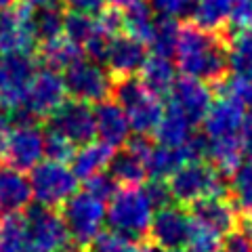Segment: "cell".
Returning <instances> with one entry per match:
<instances>
[{
    "instance_id": "obj_1",
    "label": "cell",
    "mask_w": 252,
    "mask_h": 252,
    "mask_svg": "<svg viewBox=\"0 0 252 252\" xmlns=\"http://www.w3.org/2000/svg\"><path fill=\"white\" fill-rule=\"evenodd\" d=\"M175 57L183 76L206 84H219L229 74L225 36L220 32L204 30L193 21L181 26Z\"/></svg>"
},
{
    "instance_id": "obj_2",
    "label": "cell",
    "mask_w": 252,
    "mask_h": 252,
    "mask_svg": "<svg viewBox=\"0 0 252 252\" xmlns=\"http://www.w3.org/2000/svg\"><path fill=\"white\" fill-rule=\"evenodd\" d=\"M154 206L149 204L143 187H118L105 202V223L109 229L141 242L149 231Z\"/></svg>"
},
{
    "instance_id": "obj_3",
    "label": "cell",
    "mask_w": 252,
    "mask_h": 252,
    "mask_svg": "<svg viewBox=\"0 0 252 252\" xmlns=\"http://www.w3.org/2000/svg\"><path fill=\"white\" fill-rule=\"evenodd\" d=\"M112 99L124 109L126 120H128L130 132L143 137H152L158 124L162 120L164 114V103L160 97L149 93L139 78L128 76V78H118L114 82Z\"/></svg>"
},
{
    "instance_id": "obj_4",
    "label": "cell",
    "mask_w": 252,
    "mask_h": 252,
    "mask_svg": "<svg viewBox=\"0 0 252 252\" xmlns=\"http://www.w3.org/2000/svg\"><path fill=\"white\" fill-rule=\"evenodd\" d=\"M65 99H67V93H65V86H63L61 72L51 67H38L26 86L21 105L9 114L15 124L49 120V116Z\"/></svg>"
},
{
    "instance_id": "obj_5",
    "label": "cell",
    "mask_w": 252,
    "mask_h": 252,
    "mask_svg": "<svg viewBox=\"0 0 252 252\" xmlns=\"http://www.w3.org/2000/svg\"><path fill=\"white\" fill-rule=\"evenodd\" d=\"M168 189L172 202L179 206H189L208 195H225V175L219 172L206 160H191L185 162L168 181Z\"/></svg>"
},
{
    "instance_id": "obj_6",
    "label": "cell",
    "mask_w": 252,
    "mask_h": 252,
    "mask_svg": "<svg viewBox=\"0 0 252 252\" xmlns=\"http://www.w3.org/2000/svg\"><path fill=\"white\" fill-rule=\"evenodd\" d=\"M63 86L69 99L82 101L89 105H97L105 99H112L116 78L99 61L78 59L69 67L63 69Z\"/></svg>"
},
{
    "instance_id": "obj_7",
    "label": "cell",
    "mask_w": 252,
    "mask_h": 252,
    "mask_svg": "<svg viewBox=\"0 0 252 252\" xmlns=\"http://www.w3.org/2000/svg\"><path fill=\"white\" fill-rule=\"evenodd\" d=\"M32 200L44 208H59L78 191V179L65 162L42 160L30 170Z\"/></svg>"
},
{
    "instance_id": "obj_8",
    "label": "cell",
    "mask_w": 252,
    "mask_h": 252,
    "mask_svg": "<svg viewBox=\"0 0 252 252\" xmlns=\"http://www.w3.org/2000/svg\"><path fill=\"white\" fill-rule=\"evenodd\" d=\"M61 219L65 229L74 242L89 246V244L103 231L105 225V202L86 189L76 191L72 198L61 204Z\"/></svg>"
},
{
    "instance_id": "obj_9",
    "label": "cell",
    "mask_w": 252,
    "mask_h": 252,
    "mask_svg": "<svg viewBox=\"0 0 252 252\" xmlns=\"http://www.w3.org/2000/svg\"><path fill=\"white\" fill-rule=\"evenodd\" d=\"M38 69L34 53H11L0 55V109L15 112L21 105L23 93Z\"/></svg>"
},
{
    "instance_id": "obj_10",
    "label": "cell",
    "mask_w": 252,
    "mask_h": 252,
    "mask_svg": "<svg viewBox=\"0 0 252 252\" xmlns=\"http://www.w3.org/2000/svg\"><path fill=\"white\" fill-rule=\"evenodd\" d=\"M0 158L4 164L17 170H32L38 162L44 160V130L38 126V122L15 124L0 152Z\"/></svg>"
},
{
    "instance_id": "obj_11",
    "label": "cell",
    "mask_w": 252,
    "mask_h": 252,
    "mask_svg": "<svg viewBox=\"0 0 252 252\" xmlns=\"http://www.w3.org/2000/svg\"><path fill=\"white\" fill-rule=\"evenodd\" d=\"M49 130L69 141L74 147L84 145L94 139V116L93 105L76 99H65L49 116Z\"/></svg>"
},
{
    "instance_id": "obj_12",
    "label": "cell",
    "mask_w": 252,
    "mask_h": 252,
    "mask_svg": "<svg viewBox=\"0 0 252 252\" xmlns=\"http://www.w3.org/2000/svg\"><path fill=\"white\" fill-rule=\"evenodd\" d=\"M34 9L30 4H15L0 11V55L34 53Z\"/></svg>"
},
{
    "instance_id": "obj_13",
    "label": "cell",
    "mask_w": 252,
    "mask_h": 252,
    "mask_svg": "<svg viewBox=\"0 0 252 252\" xmlns=\"http://www.w3.org/2000/svg\"><path fill=\"white\" fill-rule=\"evenodd\" d=\"M23 217L28 227V246H34L42 252H57L69 240L65 223L55 208H44L36 204L23 212Z\"/></svg>"
},
{
    "instance_id": "obj_14",
    "label": "cell",
    "mask_w": 252,
    "mask_h": 252,
    "mask_svg": "<svg viewBox=\"0 0 252 252\" xmlns=\"http://www.w3.org/2000/svg\"><path fill=\"white\" fill-rule=\"evenodd\" d=\"M189 225H191L189 212L172 202L154 212L147 238L152 240V246H156L158 250H179L185 248Z\"/></svg>"
},
{
    "instance_id": "obj_15",
    "label": "cell",
    "mask_w": 252,
    "mask_h": 252,
    "mask_svg": "<svg viewBox=\"0 0 252 252\" xmlns=\"http://www.w3.org/2000/svg\"><path fill=\"white\" fill-rule=\"evenodd\" d=\"M168 97V107L177 109L179 114H183L191 124H202L204 116H206L208 107L212 105L215 93H212L210 84L195 80V78H177L172 84Z\"/></svg>"
},
{
    "instance_id": "obj_16",
    "label": "cell",
    "mask_w": 252,
    "mask_h": 252,
    "mask_svg": "<svg viewBox=\"0 0 252 252\" xmlns=\"http://www.w3.org/2000/svg\"><path fill=\"white\" fill-rule=\"evenodd\" d=\"M244 114H246L244 103L227 94H219V99H212V105L202 120V135L206 139L242 137Z\"/></svg>"
},
{
    "instance_id": "obj_17",
    "label": "cell",
    "mask_w": 252,
    "mask_h": 252,
    "mask_svg": "<svg viewBox=\"0 0 252 252\" xmlns=\"http://www.w3.org/2000/svg\"><path fill=\"white\" fill-rule=\"evenodd\" d=\"M189 219L206 229L219 233L220 238L240 225L238 210L225 195H208L189 204Z\"/></svg>"
},
{
    "instance_id": "obj_18",
    "label": "cell",
    "mask_w": 252,
    "mask_h": 252,
    "mask_svg": "<svg viewBox=\"0 0 252 252\" xmlns=\"http://www.w3.org/2000/svg\"><path fill=\"white\" fill-rule=\"evenodd\" d=\"M145 59H147V46L143 42L128 34H118L109 40L103 65L118 80V78L135 76L145 63Z\"/></svg>"
},
{
    "instance_id": "obj_19",
    "label": "cell",
    "mask_w": 252,
    "mask_h": 252,
    "mask_svg": "<svg viewBox=\"0 0 252 252\" xmlns=\"http://www.w3.org/2000/svg\"><path fill=\"white\" fill-rule=\"evenodd\" d=\"M94 116V137L112 149H120L130 137V126L124 109L114 99H105L93 107Z\"/></svg>"
},
{
    "instance_id": "obj_20",
    "label": "cell",
    "mask_w": 252,
    "mask_h": 252,
    "mask_svg": "<svg viewBox=\"0 0 252 252\" xmlns=\"http://www.w3.org/2000/svg\"><path fill=\"white\" fill-rule=\"evenodd\" d=\"M32 206V187L23 170L0 164V215H17Z\"/></svg>"
},
{
    "instance_id": "obj_21",
    "label": "cell",
    "mask_w": 252,
    "mask_h": 252,
    "mask_svg": "<svg viewBox=\"0 0 252 252\" xmlns=\"http://www.w3.org/2000/svg\"><path fill=\"white\" fill-rule=\"evenodd\" d=\"M116 149L101 143V141H89L84 145H78L69 158V168L76 175L78 181H86L99 172H103L109 166Z\"/></svg>"
},
{
    "instance_id": "obj_22",
    "label": "cell",
    "mask_w": 252,
    "mask_h": 252,
    "mask_svg": "<svg viewBox=\"0 0 252 252\" xmlns=\"http://www.w3.org/2000/svg\"><path fill=\"white\" fill-rule=\"evenodd\" d=\"M139 82L145 86L149 93L156 97H166L170 93L172 84L177 80V65L170 57H162V55H147L145 63L139 69Z\"/></svg>"
},
{
    "instance_id": "obj_23",
    "label": "cell",
    "mask_w": 252,
    "mask_h": 252,
    "mask_svg": "<svg viewBox=\"0 0 252 252\" xmlns=\"http://www.w3.org/2000/svg\"><path fill=\"white\" fill-rule=\"evenodd\" d=\"M109 177H112L118 187H139L147 181V166L145 160L128 147H122L114 152L109 160Z\"/></svg>"
},
{
    "instance_id": "obj_24",
    "label": "cell",
    "mask_w": 252,
    "mask_h": 252,
    "mask_svg": "<svg viewBox=\"0 0 252 252\" xmlns=\"http://www.w3.org/2000/svg\"><path fill=\"white\" fill-rule=\"evenodd\" d=\"M195 135V124H191L183 114H179L172 107H164L162 120L158 124V128L154 132V137L158 141V145L164 147H183L187 145L191 137Z\"/></svg>"
},
{
    "instance_id": "obj_25",
    "label": "cell",
    "mask_w": 252,
    "mask_h": 252,
    "mask_svg": "<svg viewBox=\"0 0 252 252\" xmlns=\"http://www.w3.org/2000/svg\"><path fill=\"white\" fill-rule=\"evenodd\" d=\"M82 57V49L78 44H74L72 40H67L65 36H59V38H53V40H46L40 42L38 46V61L42 63L44 67H51V69H61L69 67L74 61H78Z\"/></svg>"
},
{
    "instance_id": "obj_26",
    "label": "cell",
    "mask_w": 252,
    "mask_h": 252,
    "mask_svg": "<svg viewBox=\"0 0 252 252\" xmlns=\"http://www.w3.org/2000/svg\"><path fill=\"white\" fill-rule=\"evenodd\" d=\"M189 162L185 147H164L154 145L147 156V179H164L168 181L175 172Z\"/></svg>"
},
{
    "instance_id": "obj_27",
    "label": "cell",
    "mask_w": 252,
    "mask_h": 252,
    "mask_svg": "<svg viewBox=\"0 0 252 252\" xmlns=\"http://www.w3.org/2000/svg\"><path fill=\"white\" fill-rule=\"evenodd\" d=\"M233 2L235 0H195L191 21L204 30L220 32L223 34L231 17Z\"/></svg>"
},
{
    "instance_id": "obj_28",
    "label": "cell",
    "mask_w": 252,
    "mask_h": 252,
    "mask_svg": "<svg viewBox=\"0 0 252 252\" xmlns=\"http://www.w3.org/2000/svg\"><path fill=\"white\" fill-rule=\"evenodd\" d=\"M122 21H124V34L137 38V40H141L147 46L149 38H152L154 26L158 21V15L154 13L152 6H149V2L139 0V2L122 9Z\"/></svg>"
},
{
    "instance_id": "obj_29",
    "label": "cell",
    "mask_w": 252,
    "mask_h": 252,
    "mask_svg": "<svg viewBox=\"0 0 252 252\" xmlns=\"http://www.w3.org/2000/svg\"><path fill=\"white\" fill-rule=\"evenodd\" d=\"M227 40V59L229 72L252 74V28L238 30L225 36Z\"/></svg>"
},
{
    "instance_id": "obj_30",
    "label": "cell",
    "mask_w": 252,
    "mask_h": 252,
    "mask_svg": "<svg viewBox=\"0 0 252 252\" xmlns=\"http://www.w3.org/2000/svg\"><path fill=\"white\" fill-rule=\"evenodd\" d=\"M229 193L235 210L252 215V162H242L229 175Z\"/></svg>"
},
{
    "instance_id": "obj_31",
    "label": "cell",
    "mask_w": 252,
    "mask_h": 252,
    "mask_svg": "<svg viewBox=\"0 0 252 252\" xmlns=\"http://www.w3.org/2000/svg\"><path fill=\"white\" fill-rule=\"evenodd\" d=\"M179 30L181 23L177 19H166V17H158L152 38H149V51L152 55H162V57H175L177 40H179Z\"/></svg>"
},
{
    "instance_id": "obj_32",
    "label": "cell",
    "mask_w": 252,
    "mask_h": 252,
    "mask_svg": "<svg viewBox=\"0 0 252 252\" xmlns=\"http://www.w3.org/2000/svg\"><path fill=\"white\" fill-rule=\"evenodd\" d=\"M28 246V227L23 212L0 217V250L19 252Z\"/></svg>"
},
{
    "instance_id": "obj_33",
    "label": "cell",
    "mask_w": 252,
    "mask_h": 252,
    "mask_svg": "<svg viewBox=\"0 0 252 252\" xmlns=\"http://www.w3.org/2000/svg\"><path fill=\"white\" fill-rule=\"evenodd\" d=\"M63 19L65 13L57 6H44V9H34V36L36 42H46L53 38L63 36Z\"/></svg>"
},
{
    "instance_id": "obj_34",
    "label": "cell",
    "mask_w": 252,
    "mask_h": 252,
    "mask_svg": "<svg viewBox=\"0 0 252 252\" xmlns=\"http://www.w3.org/2000/svg\"><path fill=\"white\" fill-rule=\"evenodd\" d=\"M101 32L97 17H89V15H78V13H65L63 19V36L72 40L80 49H84L86 42L93 40Z\"/></svg>"
},
{
    "instance_id": "obj_35",
    "label": "cell",
    "mask_w": 252,
    "mask_h": 252,
    "mask_svg": "<svg viewBox=\"0 0 252 252\" xmlns=\"http://www.w3.org/2000/svg\"><path fill=\"white\" fill-rule=\"evenodd\" d=\"M89 252H143V244L116 231H101L89 244Z\"/></svg>"
},
{
    "instance_id": "obj_36",
    "label": "cell",
    "mask_w": 252,
    "mask_h": 252,
    "mask_svg": "<svg viewBox=\"0 0 252 252\" xmlns=\"http://www.w3.org/2000/svg\"><path fill=\"white\" fill-rule=\"evenodd\" d=\"M217 91H219V94L233 97V99H238L240 103L250 107L252 105V74L229 72L217 84Z\"/></svg>"
},
{
    "instance_id": "obj_37",
    "label": "cell",
    "mask_w": 252,
    "mask_h": 252,
    "mask_svg": "<svg viewBox=\"0 0 252 252\" xmlns=\"http://www.w3.org/2000/svg\"><path fill=\"white\" fill-rule=\"evenodd\" d=\"M220 238L219 233L206 229L198 223L189 225V233H187V242H185V250L187 252H219L220 250Z\"/></svg>"
},
{
    "instance_id": "obj_38",
    "label": "cell",
    "mask_w": 252,
    "mask_h": 252,
    "mask_svg": "<svg viewBox=\"0 0 252 252\" xmlns=\"http://www.w3.org/2000/svg\"><path fill=\"white\" fill-rule=\"evenodd\" d=\"M149 6L158 17L166 19H185L191 17L195 9V0H149Z\"/></svg>"
},
{
    "instance_id": "obj_39",
    "label": "cell",
    "mask_w": 252,
    "mask_h": 252,
    "mask_svg": "<svg viewBox=\"0 0 252 252\" xmlns=\"http://www.w3.org/2000/svg\"><path fill=\"white\" fill-rule=\"evenodd\" d=\"M74 145L65 141L63 137H59L57 132H53L46 128L44 130V158L53 162H69V158L74 154Z\"/></svg>"
},
{
    "instance_id": "obj_40",
    "label": "cell",
    "mask_w": 252,
    "mask_h": 252,
    "mask_svg": "<svg viewBox=\"0 0 252 252\" xmlns=\"http://www.w3.org/2000/svg\"><path fill=\"white\" fill-rule=\"evenodd\" d=\"M141 187H143V191H145V195H147L149 204L154 206V210L172 204L170 189H168V183H166L164 179H147Z\"/></svg>"
},
{
    "instance_id": "obj_41",
    "label": "cell",
    "mask_w": 252,
    "mask_h": 252,
    "mask_svg": "<svg viewBox=\"0 0 252 252\" xmlns=\"http://www.w3.org/2000/svg\"><path fill=\"white\" fill-rule=\"evenodd\" d=\"M84 189L93 195H97L99 200L107 202L109 198H112V193L118 189V183L109 177V172H99V175H94L91 179L84 181Z\"/></svg>"
},
{
    "instance_id": "obj_42",
    "label": "cell",
    "mask_w": 252,
    "mask_h": 252,
    "mask_svg": "<svg viewBox=\"0 0 252 252\" xmlns=\"http://www.w3.org/2000/svg\"><path fill=\"white\" fill-rule=\"evenodd\" d=\"M252 250V235L244 227H235L233 231L223 235L220 252H250Z\"/></svg>"
},
{
    "instance_id": "obj_43",
    "label": "cell",
    "mask_w": 252,
    "mask_h": 252,
    "mask_svg": "<svg viewBox=\"0 0 252 252\" xmlns=\"http://www.w3.org/2000/svg\"><path fill=\"white\" fill-rule=\"evenodd\" d=\"M61 4H63V11H67V13L97 17L101 11H105L107 0H61Z\"/></svg>"
},
{
    "instance_id": "obj_44",
    "label": "cell",
    "mask_w": 252,
    "mask_h": 252,
    "mask_svg": "<svg viewBox=\"0 0 252 252\" xmlns=\"http://www.w3.org/2000/svg\"><path fill=\"white\" fill-rule=\"evenodd\" d=\"M242 154L248 162H252V105L246 107L242 124Z\"/></svg>"
},
{
    "instance_id": "obj_45",
    "label": "cell",
    "mask_w": 252,
    "mask_h": 252,
    "mask_svg": "<svg viewBox=\"0 0 252 252\" xmlns=\"http://www.w3.org/2000/svg\"><path fill=\"white\" fill-rule=\"evenodd\" d=\"M61 0H26V4H30L32 9H44V6H57Z\"/></svg>"
},
{
    "instance_id": "obj_46",
    "label": "cell",
    "mask_w": 252,
    "mask_h": 252,
    "mask_svg": "<svg viewBox=\"0 0 252 252\" xmlns=\"http://www.w3.org/2000/svg\"><path fill=\"white\" fill-rule=\"evenodd\" d=\"M112 6H116V9H126V6H130V4H135L139 2V0H107Z\"/></svg>"
},
{
    "instance_id": "obj_47",
    "label": "cell",
    "mask_w": 252,
    "mask_h": 252,
    "mask_svg": "<svg viewBox=\"0 0 252 252\" xmlns=\"http://www.w3.org/2000/svg\"><path fill=\"white\" fill-rule=\"evenodd\" d=\"M17 2H19V0H0V11H9Z\"/></svg>"
},
{
    "instance_id": "obj_48",
    "label": "cell",
    "mask_w": 252,
    "mask_h": 252,
    "mask_svg": "<svg viewBox=\"0 0 252 252\" xmlns=\"http://www.w3.org/2000/svg\"><path fill=\"white\" fill-rule=\"evenodd\" d=\"M143 252H160L156 246H152V244H143Z\"/></svg>"
},
{
    "instance_id": "obj_49",
    "label": "cell",
    "mask_w": 252,
    "mask_h": 252,
    "mask_svg": "<svg viewBox=\"0 0 252 252\" xmlns=\"http://www.w3.org/2000/svg\"><path fill=\"white\" fill-rule=\"evenodd\" d=\"M19 252H42V250H38V248H34V246H26V248L19 250Z\"/></svg>"
},
{
    "instance_id": "obj_50",
    "label": "cell",
    "mask_w": 252,
    "mask_h": 252,
    "mask_svg": "<svg viewBox=\"0 0 252 252\" xmlns=\"http://www.w3.org/2000/svg\"><path fill=\"white\" fill-rule=\"evenodd\" d=\"M0 252H2V250H0Z\"/></svg>"
},
{
    "instance_id": "obj_51",
    "label": "cell",
    "mask_w": 252,
    "mask_h": 252,
    "mask_svg": "<svg viewBox=\"0 0 252 252\" xmlns=\"http://www.w3.org/2000/svg\"><path fill=\"white\" fill-rule=\"evenodd\" d=\"M250 252H252V250H250Z\"/></svg>"
}]
</instances>
